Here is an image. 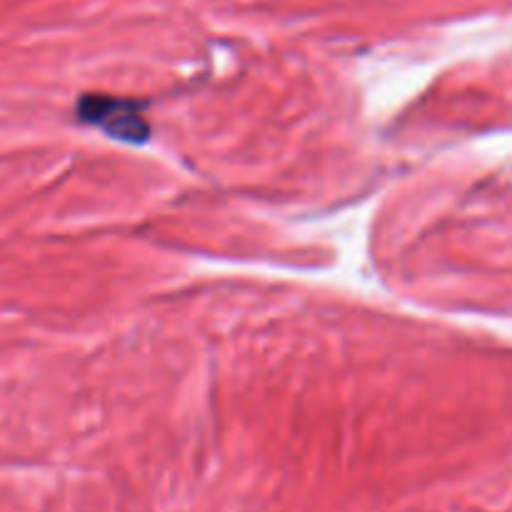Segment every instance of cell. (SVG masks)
<instances>
[{
	"instance_id": "6da1fadb",
	"label": "cell",
	"mask_w": 512,
	"mask_h": 512,
	"mask_svg": "<svg viewBox=\"0 0 512 512\" xmlns=\"http://www.w3.org/2000/svg\"><path fill=\"white\" fill-rule=\"evenodd\" d=\"M78 118L100 128L110 138L123 140V143H145L150 135L148 120L140 113V105L135 100L88 93L80 98Z\"/></svg>"
}]
</instances>
